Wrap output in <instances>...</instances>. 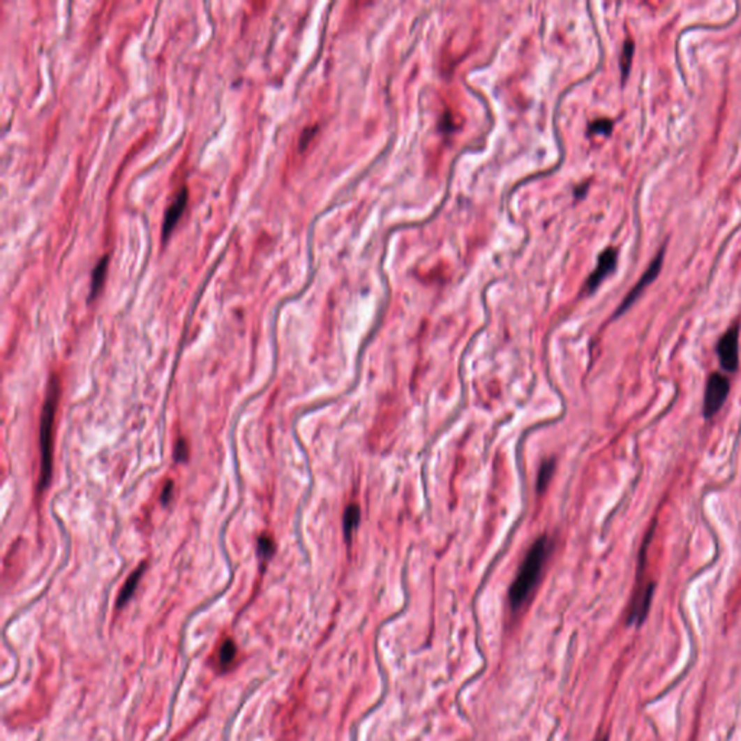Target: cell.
<instances>
[{
  "label": "cell",
  "mask_w": 741,
  "mask_h": 741,
  "mask_svg": "<svg viewBox=\"0 0 741 741\" xmlns=\"http://www.w3.org/2000/svg\"><path fill=\"white\" fill-rule=\"evenodd\" d=\"M551 552L552 540L548 536H540L525 553L509 592V601L513 611L521 610L525 602L530 599Z\"/></svg>",
  "instance_id": "6da1fadb"
},
{
  "label": "cell",
  "mask_w": 741,
  "mask_h": 741,
  "mask_svg": "<svg viewBox=\"0 0 741 741\" xmlns=\"http://www.w3.org/2000/svg\"><path fill=\"white\" fill-rule=\"evenodd\" d=\"M61 396V381L55 374L51 375L47 385V396L41 412L40 424V451H41V472L38 481V493H43L50 485L52 475V452H54V428L57 408Z\"/></svg>",
  "instance_id": "7a4b0ae2"
},
{
  "label": "cell",
  "mask_w": 741,
  "mask_h": 741,
  "mask_svg": "<svg viewBox=\"0 0 741 741\" xmlns=\"http://www.w3.org/2000/svg\"><path fill=\"white\" fill-rule=\"evenodd\" d=\"M730 394V380L721 374H711L707 381L705 396H704V416L712 417L717 414L721 407L724 405Z\"/></svg>",
  "instance_id": "3957f363"
},
{
  "label": "cell",
  "mask_w": 741,
  "mask_h": 741,
  "mask_svg": "<svg viewBox=\"0 0 741 741\" xmlns=\"http://www.w3.org/2000/svg\"><path fill=\"white\" fill-rule=\"evenodd\" d=\"M717 354L721 366L728 373H734L738 366V324L730 327L721 336L717 345Z\"/></svg>",
  "instance_id": "277c9868"
},
{
  "label": "cell",
  "mask_w": 741,
  "mask_h": 741,
  "mask_svg": "<svg viewBox=\"0 0 741 741\" xmlns=\"http://www.w3.org/2000/svg\"><path fill=\"white\" fill-rule=\"evenodd\" d=\"M187 203H188V188L184 186V187L180 188V191L177 194H175L174 200L171 202V204L165 210L163 229H161L164 241L168 239V237L171 235V232L174 230V227L177 226L179 220L181 219L183 213H184V210L187 207Z\"/></svg>",
  "instance_id": "5b68a950"
},
{
  "label": "cell",
  "mask_w": 741,
  "mask_h": 741,
  "mask_svg": "<svg viewBox=\"0 0 741 741\" xmlns=\"http://www.w3.org/2000/svg\"><path fill=\"white\" fill-rule=\"evenodd\" d=\"M661 261H663V253L660 252L659 255L653 260V262L650 264V267L646 269L645 274L641 276L638 284L630 291V294H629L626 299H624L622 304L620 306V308H618V311H617V315L624 313V311H626V310H627V308H629V307L637 300V297L641 294V291L645 290V288H646V287H648V285H649V284L657 277L659 271H660V268H661Z\"/></svg>",
  "instance_id": "8992f818"
},
{
  "label": "cell",
  "mask_w": 741,
  "mask_h": 741,
  "mask_svg": "<svg viewBox=\"0 0 741 741\" xmlns=\"http://www.w3.org/2000/svg\"><path fill=\"white\" fill-rule=\"evenodd\" d=\"M615 264H617V252L614 249H611V248L604 250L601 253L599 260H598V265H597L595 271L592 272V274L588 278L587 290L588 291H594L601 284V281L606 278L610 274V272L614 271Z\"/></svg>",
  "instance_id": "52a82bcc"
},
{
  "label": "cell",
  "mask_w": 741,
  "mask_h": 741,
  "mask_svg": "<svg viewBox=\"0 0 741 741\" xmlns=\"http://www.w3.org/2000/svg\"><path fill=\"white\" fill-rule=\"evenodd\" d=\"M237 653H238V649H237L235 641H233L232 638H225L220 643L216 656H214V665H216V669L227 671L233 665V661H235Z\"/></svg>",
  "instance_id": "ba28073f"
},
{
  "label": "cell",
  "mask_w": 741,
  "mask_h": 741,
  "mask_svg": "<svg viewBox=\"0 0 741 741\" xmlns=\"http://www.w3.org/2000/svg\"><path fill=\"white\" fill-rule=\"evenodd\" d=\"M145 568H147V564L142 563L141 567L136 568V569L129 575V578L126 579L125 585H123L122 590H121V592H119L118 601H116V607H118V608H122V607L125 606V604L132 598L133 592L136 591V588H138L140 581H141V578H142V575H144V572H145Z\"/></svg>",
  "instance_id": "9c48e42d"
},
{
  "label": "cell",
  "mask_w": 741,
  "mask_h": 741,
  "mask_svg": "<svg viewBox=\"0 0 741 741\" xmlns=\"http://www.w3.org/2000/svg\"><path fill=\"white\" fill-rule=\"evenodd\" d=\"M107 264H109V257L105 255L99 262L96 264L93 272H91V284H90V300L96 299L97 294H99L102 287H103V283H105V278H106V272H107Z\"/></svg>",
  "instance_id": "30bf717a"
},
{
  "label": "cell",
  "mask_w": 741,
  "mask_h": 741,
  "mask_svg": "<svg viewBox=\"0 0 741 741\" xmlns=\"http://www.w3.org/2000/svg\"><path fill=\"white\" fill-rule=\"evenodd\" d=\"M361 520V510L357 504H350L343 514V533L346 540H350Z\"/></svg>",
  "instance_id": "8fae6325"
},
{
  "label": "cell",
  "mask_w": 741,
  "mask_h": 741,
  "mask_svg": "<svg viewBox=\"0 0 741 741\" xmlns=\"http://www.w3.org/2000/svg\"><path fill=\"white\" fill-rule=\"evenodd\" d=\"M553 471H555V462L551 459V461H544L540 467H539V474H537V491L539 493H543L546 488H548L549 485V481L553 475Z\"/></svg>",
  "instance_id": "7c38bea8"
},
{
  "label": "cell",
  "mask_w": 741,
  "mask_h": 741,
  "mask_svg": "<svg viewBox=\"0 0 741 741\" xmlns=\"http://www.w3.org/2000/svg\"><path fill=\"white\" fill-rule=\"evenodd\" d=\"M276 552V543L274 540H272L271 536H261L260 540H258V553L262 556V557H269L274 555Z\"/></svg>",
  "instance_id": "4fadbf2b"
},
{
  "label": "cell",
  "mask_w": 741,
  "mask_h": 741,
  "mask_svg": "<svg viewBox=\"0 0 741 741\" xmlns=\"http://www.w3.org/2000/svg\"><path fill=\"white\" fill-rule=\"evenodd\" d=\"M633 51H634V47H633V43H631V41H627L626 44H624V50H622V55H621V70H622V75H627V73H629L630 63H631V57H633Z\"/></svg>",
  "instance_id": "5bb4252c"
},
{
  "label": "cell",
  "mask_w": 741,
  "mask_h": 741,
  "mask_svg": "<svg viewBox=\"0 0 741 741\" xmlns=\"http://www.w3.org/2000/svg\"><path fill=\"white\" fill-rule=\"evenodd\" d=\"M613 128V122L608 119H598L590 125V130L592 133H610Z\"/></svg>",
  "instance_id": "9a60e30c"
},
{
  "label": "cell",
  "mask_w": 741,
  "mask_h": 741,
  "mask_svg": "<svg viewBox=\"0 0 741 741\" xmlns=\"http://www.w3.org/2000/svg\"><path fill=\"white\" fill-rule=\"evenodd\" d=\"M174 456H175V461H177V462H183V461H186L188 458V446H187V442L184 439H179L177 444H175Z\"/></svg>",
  "instance_id": "2e32d148"
},
{
  "label": "cell",
  "mask_w": 741,
  "mask_h": 741,
  "mask_svg": "<svg viewBox=\"0 0 741 741\" xmlns=\"http://www.w3.org/2000/svg\"><path fill=\"white\" fill-rule=\"evenodd\" d=\"M172 493H174V484L171 481H168L165 484V486L163 488V494H161V501L163 504H168L172 498Z\"/></svg>",
  "instance_id": "e0dca14e"
},
{
  "label": "cell",
  "mask_w": 741,
  "mask_h": 741,
  "mask_svg": "<svg viewBox=\"0 0 741 741\" xmlns=\"http://www.w3.org/2000/svg\"><path fill=\"white\" fill-rule=\"evenodd\" d=\"M598 741H608V738H607V737H606V735H604V737H602V738H601V740H598Z\"/></svg>",
  "instance_id": "ac0fdd59"
}]
</instances>
